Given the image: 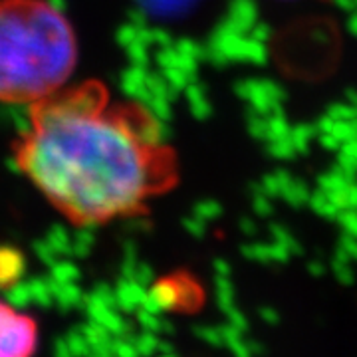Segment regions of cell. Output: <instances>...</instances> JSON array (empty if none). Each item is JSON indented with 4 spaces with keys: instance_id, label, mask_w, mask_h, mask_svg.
I'll use <instances>...</instances> for the list:
<instances>
[{
    "instance_id": "cell-1",
    "label": "cell",
    "mask_w": 357,
    "mask_h": 357,
    "mask_svg": "<svg viewBox=\"0 0 357 357\" xmlns=\"http://www.w3.org/2000/svg\"><path fill=\"white\" fill-rule=\"evenodd\" d=\"M14 161L62 217L82 227L137 217L178 183L177 155L151 112L93 79L30 103Z\"/></svg>"
},
{
    "instance_id": "cell-2",
    "label": "cell",
    "mask_w": 357,
    "mask_h": 357,
    "mask_svg": "<svg viewBox=\"0 0 357 357\" xmlns=\"http://www.w3.org/2000/svg\"><path fill=\"white\" fill-rule=\"evenodd\" d=\"M76 62L74 28L48 0H0V102H38L64 88Z\"/></svg>"
},
{
    "instance_id": "cell-3",
    "label": "cell",
    "mask_w": 357,
    "mask_h": 357,
    "mask_svg": "<svg viewBox=\"0 0 357 357\" xmlns=\"http://www.w3.org/2000/svg\"><path fill=\"white\" fill-rule=\"evenodd\" d=\"M38 347V324L0 302V357L32 356Z\"/></svg>"
},
{
    "instance_id": "cell-4",
    "label": "cell",
    "mask_w": 357,
    "mask_h": 357,
    "mask_svg": "<svg viewBox=\"0 0 357 357\" xmlns=\"http://www.w3.org/2000/svg\"><path fill=\"white\" fill-rule=\"evenodd\" d=\"M199 0H139L143 8L159 16H178L192 8Z\"/></svg>"
},
{
    "instance_id": "cell-5",
    "label": "cell",
    "mask_w": 357,
    "mask_h": 357,
    "mask_svg": "<svg viewBox=\"0 0 357 357\" xmlns=\"http://www.w3.org/2000/svg\"><path fill=\"white\" fill-rule=\"evenodd\" d=\"M332 270L335 278L342 284H354L356 282V272H354V266H351V258L345 256L340 248L335 250V256H333Z\"/></svg>"
},
{
    "instance_id": "cell-6",
    "label": "cell",
    "mask_w": 357,
    "mask_h": 357,
    "mask_svg": "<svg viewBox=\"0 0 357 357\" xmlns=\"http://www.w3.org/2000/svg\"><path fill=\"white\" fill-rule=\"evenodd\" d=\"M307 203L312 204V208H314L318 215H321V217L332 218V220H335V218H337L340 208L333 204L332 199L328 197V192H324L321 189H319L318 192H314V195H310Z\"/></svg>"
},
{
    "instance_id": "cell-7",
    "label": "cell",
    "mask_w": 357,
    "mask_h": 357,
    "mask_svg": "<svg viewBox=\"0 0 357 357\" xmlns=\"http://www.w3.org/2000/svg\"><path fill=\"white\" fill-rule=\"evenodd\" d=\"M316 135H318V129L316 128H312V126H298L292 133V141L296 151L306 153L307 147H310V141L314 139Z\"/></svg>"
},
{
    "instance_id": "cell-8",
    "label": "cell",
    "mask_w": 357,
    "mask_h": 357,
    "mask_svg": "<svg viewBox=\"0 0 357 357\" xmlns=\"http://www.w3.org/2000/svg\"><path fill=\"white\" fill-rule=\"evenodd\" d=\"M335 220L342 225L344 232H349V234L357 236V206L342 208V211L337 213V218H335Z\"/></svg>"
},
{
    "instance_id": "cell-9",
    "label": "cell",
    "mask_w": 357,
    "mask_h": 357,
    "mask_svg": "<svg viewBox=\"0 0 357 357\" xmlns=\"http://www.w3.org/2000/svg\"><path fill=\"white\" fill-rule=\"evenodd\" d=\"M332 119H354L357 117V107H354L349 102L345 103H333L332 107L326 112Z\"/></svg>"
},
{
    "instance_id": "cell-10",
    "label": "cell",
    "mask_w": 357,
    "mask_h": 357,
    "mask_svg": "<svg viewBox=\"0 0 357 357\" xmlns=\"http://www.w3.org/2000/svg\"><path fill=\"white\" fill-rule=\"evenodd\" d=\"M333 4L337 8H342L344 13H354L356 10V0H333Z\"/></svg>"
},
{
    "instance_id": "cell-11",
    "label": "cell",
    "mask_w": 357,
    "mask_h": 357,
    "mask_svg": "<svg viewBox=\"0 0 357 357\" xmlns=\"http://www.w3.org/2000/svg\"><path fill=\"white\" fill-rule=\"evenodd\" d=\"M347 32L357 40V13H349V18H347Z\"/></svg>"
}]
</instances>
